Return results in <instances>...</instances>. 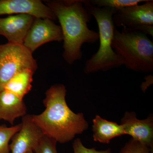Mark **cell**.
Masks as SVG:
<instances>
[{
	"label": "cell",
	"mask_w": 153,
	"mask_h": 153,
	"mask_svg": "<svg viewBox=\"0 0 153 153\" xmlns=\"http://www.w3.org/2000/svg\"><path fill=\"white\" fill-rule=\"evenodd\" d=\"M113 21L118 27L139 32L145 25H153V1L117 10Z\"/></svg>",
	"instance_id": "cell-6"
},
{
	"label": "cell",
	"mask_w": 153,
	"mask_h": 153,
	"mask_svg": "<svg viewBox=\"0 0 153 153\" xmlns=\"http://www.w3.org/2000/svg\"><path fill=\"white\" fill-rule=\"evenodd\" d=\"M74 153H112L110 148L104 150L97 151L95 148L85 147L79 138L75 139L72 143Z\"/></svg>",
	"instance_id": "cell-19"
},
{
	"label": "cell",
	"mask_w": 153,
	"mask_h": 153,
	"mask_svg": "<svg viewBox=\"0 0 153 153\" xmlns=\"http://www.w3.org/2000/svg\"><path fill=\"white\" fill-rule=\"evenodd\" d=\"M21 126V123L11 127L0 125V153H10V141L20 130Z\"/></svg>",
	"instance_id": "cell-16"
},
{
	"label": "cell",
	"mask_w": 153,
	"mask_h": 153,
	"mask_svg": "<svg viewBox=\"0 0 153 153\" xmlns=\"http://www.w3.org/2000/svg\"><path fill=\"white\" fill-rule=\"evenodd\" d=\"M27 108L23 99L6 90L0 91V120L13 126L14 122L27 114Z\"/></svg>",
	"instance_id": "cell-12"
},
{
	"label": "cell",
	"mask_w": 153,
	"mask_h": 153,
	"mask_svg": "<svg viewBox=\"0 0 153 153\" xmlns=\"http://www.w3.org/2000/svg\"><path fill=\"white\" fill-rule=\"evenodd\" d=\"M66 94L63 84L52 85L45 93L44 111L32 115L33 121L44 135L60 143L71 141L88 128L84 114L75 113L68 106Z\"/></svg>",
	"instance_id": "cell-1"
},
{
	"label": "cell",
	"mask_w": 153,
	"mask_h": 153,
	"mask_svg": "<svg viewBox=\"0 0 153 153\" xmlns=\"http://www.w3.org/2000/svg\"><path fill=\"white\" fill-rule=\"evenodd\" d=\"M62 41L63 36L60 26L49 19L35 18L23 45L33 53L43 44L51 41Z\"/></svg>",
	"instance_id": "cell-7"
},
{
	"label": "cell",
	"mask_w": 153,
	"mask_h": 153,
	"mask_svg": "<svg viewBox=\"0 0 153 153\" xmlns=\"http://www.w3.org/2000/svg\"><path fill=\"white\" fill-rule=\"evenodd\" d=\"M126 135L131 138L153 148V115L150 114L146 118L139 120L134 111H126L121 120Z\"/></svg>",
	"instance_id": "cell-9"
},
{
	"label": "cell",
	"mask_w": 153,
	"mask_h": 153,
	"mask_svg": "<svg viewBox=\"0 0 153 153\" xmlns=\"http://www.w3.org/2000/svg\"><path fill=\"white\" fill-rule=\"evenodd\" d=\"M46 4L60 24L63 58L68 64H73L82 58L83 44H94L99 39L98 33L88 27L92 16L83 0H55L47 1Z\"/></svg>",
	"instance_id": "cell-2"
},
{
	"label": "cell",
	"mask_w": 153,
	"mask_h": 153,
	"mask_svg": "<svg viewBox=\"0 0 153 153\" xmlns=\"http://www.w3.org/2000/svg\"><path fill=\"white\" fill-rule=\"evenodd\" d=\"M14 14L57 20L50 9L40 0H0V16Z\"/></svg>",
	"instance_id": "cell-10"
},
{
	"label": "cell",
	"mask_w": 153,
	"mask_h": 153,
	"mask_svg": "<svg viewBox=\"0 0 153 153\" xmlns=\"http://www.w3.org/2000/svg\"><path fill=\"white\" fill-rule=\"evenodd\" d=\"M35 72L30 69L19 71L6 84L4 90L10 91L23 99L31 90Z\"/></svg>",
	"instance_id": "cell-14"
},
{
	"label": "cell",
	"mask_w": 153,
	"mask_h": 153,
	"mask_svg": "<svg viewBox=\"0 0 153 153\" xmlns=\"http://www.w3.org/2000/svg\"><path fill=\"white\" fill-rule=\"evenodd\" d=\"M92 122L94 141L108 144L115 137L126 135L123 126L121 125L106 120L98 115L95 116Z\"/></svg>",
	"instance_id": "cell-13"
},
{
	"label": "cell",
	"mask_w": 153,
	"mask_h": 153,
	"mask_svg": "<svg viewBox=\"0 0 153 153\" xmlns=\"http://www.w3.org/2000/svg\"><path fill=\"white\" fill-rule=\"evenodd\" d=\"M35 17L28 14H18L0 18V35L8 42L23 44Z\"/></svg>",
	"instance_id": "cell-11"
},
{
	"label": "cell",
	"mask_w": 153,
	"mask_h": 153,
	"mask_svg": "<svg viewBox=\"0 0 153 153\" xmlns=\"http://www.w3.org/2000/svg\"><path fill=\"white\" fill-rule=\"evenodd\" d=\"M112 47L128 69L144 73L153 71V42L144 33L125 27L120 32L115 28Z\"/></svg>",
	"instance_id": "cell-4"
},
{
	"label": "cell",
	"mask_w": 153,
	"mask_h": 153,
	"mask_svg": "<svg viewBox=\"0 0 153 153\" xmlns=\"http://www.w3.org/2000/svg\"><path fill=\"white\" fill-rule=\"evenodd\" d=\"M84 6L96 21L99 29L100 46L97 52L86 61L83 71L86 74L98 71H106L124 65L121 57L112 47L115 27L113 16L117 10L109 7L92 6L88 0H83Z\"/></svg>",
	"instance_id": "cell-3"
},
{
	"label": "cell",
	"mask_w": 153,
	"mask_h": 153,
	"mask_svg": "<svg viewBox=\"0 0 153 153\" xmlns=\"http://www.w3.org/2000/svg\"><path fill=\"white\" fill-rule=\"evenodd\" d=\"M26 153H34L33 151H30V152H28Z\"/></svg>",
	"instance_id": "cell-21"
},
{
	"label": "cell",
	"mask_w": 153,
	"mask_h": 153,
	"mask_svg": "<svg viewBox=\"0 0 153 153\" xmlns=\"http://www.w3.org/2000/svg\"><path fill=\"white\" fill-rule=\"evenodd\" d=\"M33 52L23 44H0V91L16 73L25 69L38 68Z\"/></svg>",
	"instance_id": "cell-5"
},
{
	"label": "cell",
	"mask_w": 153,
	"mask_h": 153,
	"mask_svg": "<svg viewBox=\"0 0 153 153\" xmlns=\"http://www.w3.org/2000/svg\"><path fill=\"white\" fill-rule=\"evenodd\" d=\"M145 79L146 81L143 82L141 85V88L144 92H145L147 88L153 83V76L152 75H148L146 76Z\"/></svg>",
	"instance_id": "cell-20"
},
{
	"label": "cell",
	"mask_w": 153,
	"mask_h": 153,
	"mask_svg": "<svg viewBox=\"0 0 153 153\" xmlns=\"http://www.w3.org/2000/svg\"><path fill=\"white\" fill-rule=\"evenodd\" d=\"M147 0H88L92 6L98 7H109L117 10L130 6L139 4Z\"/></svg>",
	"instance_id": "cell-15"
},
{
	"label": "cell",
	"mask_w": 153,
	"mask_h": 153,
	"mask_svg": "<svg viewBox=\"0 0 153 153\" xmlns=\"http://www.w3.org/2000/svg\"><path fill=\"white\" fill-rule=\"evenodd\" d=\"M153 149L131 138L122 148L119 153H150Z\"/></svg>",
	"instance_id": "cell-17"
},
{
	"label": "cell",
	"mask_w": 153,
	"mask_h": 153,
	"mask_svg": "<svg viewBox=\"0 0 153 153\" xmlns=\"http://www.w3.org/2000/svg\"><path fill=\"white\" fill-rule=\"evenodd\" d=\"M57 143L55 140L44 135L33 152L34 153H58Z\"/></svg>",
	"instance_id": "cell-18"
},
{
	"label": "cell",
	"mask_w": 153,
	"mask_h": 153,
	"mask_svg": "<svg viewBox=\"0 0 153 153\" xmlns=\"http://www.w3.org/2000/svg\"><path fill=\"white\" fill-rule=\"evenodd\" d=\"M21 128L11 139L10 153H26L37 147L44 135L33 120L32 114L22 117Z\"/></svg>",
	"instance_id": "cell-8"
}]
</instances>
